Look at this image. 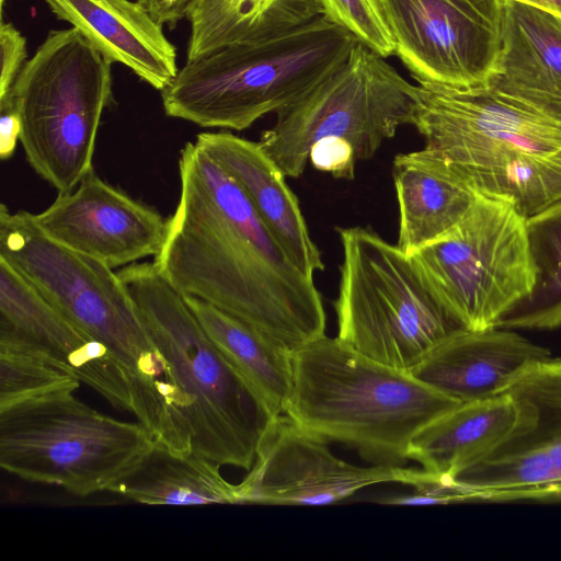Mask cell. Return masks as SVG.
<instances>
[{
    "label": "cell",
    "instance_id": "1",
    "mask_svg": "<svg viewBox=\"0 0 561 561\" xmlns=\"http://www.w3.org/2000/svg\"><path fill=\"white\" fill-rule=\"evenodd\" d=\"M180 198L153 263L202 299L291 350L324 335L325 311L241 186L196 142L179 159Z\"/></svg>",
    "mask_w": 561,
    "mask_h": 561
},
{
    "label": "cell",
    "instance_id": "2",
    "mask_svg": "<svg viewBox=\"0 0 561 561\" xmlns=\"http://www.w3.org/2000/svg\"><path fill=\"white\" fill-rule=\"evenodd\" d=\"M0 257L112 354L133 397V414L157 445L181 433V396L122 280L103 262L49 238L34 215L0 207Z\"/></svg>",
    "mask_w": 561,
    "mask_h": 561
},
{
    "label": "cell",
    "instance_id": "3",
    "mask_svg": "<svg viewBox=\"0 0 561 561\" xmlns=\"http://www.w3.org/2000/svg\"><path fill=\"white\" fill-rule=\"evenodd\" d=\"M420 151L524 217L561 201V118L494 88L419 84Z\"/></svg>",
    "mask_w": 561,
    "mask_h": 561
},
{
    "label": "cell",
    "instance_id": "4",
    "mask_svg": "<svg viewBox=\"0 0 561 561\" xmlns=\"http://www.w3.org/2000/svg\"><path fill=\"white\" fill-rule=\"evenodd\" d=\"M459 404L411 373L324 334L293 350V387L283 414L373 465L403 466L412 438Z\"/></svg>",
    "mask_w": 561,
    "mask_h": 561
},
{
    "label": "cell",
    "instance_id": "5",
    "mask_svg": "<svg viewBox=\"0 0 561 561\" xmlns=\"http://www.w3.org/2000/svg\"><path fill=\"white\" fill-rule=\"evenodd\" d=\"M156 347L167 359L191 431L193 455L250 470L276 417L225 358L153 262L118 272Z\"/></svg>",
    "mask_w": 561,
    "mask_h": 561
},
{
    "label": "cell",
    "instance_id": "6",
    "mask_svg": "<svg viewBox=\"0 0 561 561\" xmlns=\"http://www.w3.org/2000/svg\"><path fill=\"white\" fill-rule=\"evenodd\" d=\"M357 43L321 15L274 36L225 46L179 69L160 91L164 113L202 127L244 130L306 96Z\"/></svg>",
    "mask_w": 561,
    "mask_h": 561
},
{
    "label": "cell",
    "instance_id": "7",
    "mask_svg": "<svg viewBox=\"0 0 561 561\" xmlns=\"http://www.w3.org/2000/svg\"><path fill=\"white\" fill-rule=\"evenodd\" d=\"M336 230L343 260L333 305L341 342L410 373L447 339L467 330L397 244L369 228Z\"/></svg>",
    "mask_w": 561,
    "mask_h": 561
},
{
    "label": "cell",
    "instance_id": "8",
    "mask_svg": "<svg viewBox=\"0 0 561 561\" xmlns=\"http://www.w3.org/2000/svg\"><path fill=\"white\" fill-rule=\"evenodd\" d=\"M112 65L77 28L53 30L7 96L20 113L30 165L58 193L93 169L101 117L113 102Z\"/></svg>",
    "mask_w": 561,
    "mask_h": 561
},
{
    "label": "cell",
    "instance_id": "9",
    "mask_svg": "<svg viewBox=\"0 0 561 561\" xmlns=\"http://www.w3.org/2000/svg\"><path fill=\"white\" fill-rule=\"evenodd\" d=\"M59 390L0 410V466L20 479L87 496L131 476L156 442L139 423L105 415Z\"/></svg>",
    "mask_w": 561,
    "mask_h": 561
},
{
    "label": "cell",
    "instance_id": "10",
    "mask_svg": "<svg viewBox=\"0 0 561 561\" xmlns=\"http://www.w3.org/2000/svg\"><path fill=\"white\" fill-rule=\"evenodd\" d=\"M385 59L357 43L334 72L277 113L259 144L285 176L304 173L310 148L322 138H343L357 160H366L400 126L414 124L419 87Z\"/></svg>",
    "mask_w": 561,
    "mask_h": 561
},
{
    "label": "cell",
    "instance_id": "11",
    "mask_svg": "<svg viewBox=\"0 0 561 561\" xmlns=\"http://www.w3.org/2000/svg\"><path fill=\"white\" fill-rule=\"evenodd\" d=\"M409 256L468 330L495 328L536 279L526 217L512 204L482 195L453 229Z\"/></svg>",
    "mask_w": 561,
    "mask_h": 561
},
{
    "label": "cell",
    "instance_id": "12",
    "mask_svg": "<svg viewBox=\"0 0 561 561\" xmlns=\"http://www.w3.org/2000/svg\"><path fill=\"white\" fill-rule=\"evenodd\" d=\"M394 54L419 84L491 87L503 48L504 0H382Z\"/></svg>",
    "mask_w": 561,
    "mask_h": 561
},
{
    "label": "cell",
    "instance_id": "13",
    "mask_svg": "<svg viewBox=\"0 0 561 561\" xmlns=\"http://www.w3.org/2000/svg\"><path fill=\"white\" fill-rule=\"evenodd\" d=\"M515 407L507 435L453 480L493 501H561V358L526 367L504 391Z\"/></svg>",
    "mask_w": 561,
    "mask_h": 561
},
{
    "label": "cell",
    "instance_id": "14",
    "mask_svg": "<svg viewBox=\"0 0 561 561\" xmlns=\"http://www.w3.org/2000/svg\"><path fill=\"white\" fill-rule=\"evenodd\" d=\"M402 467L345 462L325 440L280 414L263 435L248 476L238 484L240 504L330 505L369 485L400 483Z\"/></svg>",
    "mask_w": 561,
    "mask_h": 561
},
{
    "label": "cell",
    "instance_id": "15",
    "mask_svg": "<svg viewBox=\"0 0 561 561\" xmlns=\"http://www.w3.org/2000/svg\"><path fill=\"white\" fill-rule=\"evenodd\" d=\"M34 219L49 238L112 268L154 257L168 230V220L154 208L102 180L93 169Z\"/></svg>",
    "mask_w": 561,
    "mask_h": 561
},
{
    "label": "cell",
    "instance_id": "16",
    "mask_svg": "<svg viewBox=\"0 0 561 561\" xmlns=\"http://www.w3.org/2000/svg\"><path fill=\"white\" fill-rule=\"evenodd\" d=\"M0 344L28 347L71 369L114 407L133 412V397L107 348L0 257Z\"/></svg>",
    "mask_w": 561,
    "mask_h": 561
},
{
    "label": "cell",
    "instance_id": "17",
    "mask_svg": "<svg viewBox=\"0 0 561 561\" xmlns=\"http://www.w3.org/2000/svg\"><path fill=\"white\" fill-rule=\"evenodd\" d=\"M549 356L548 348L511 329H467L447 339L410 373L466 403L503 393L526 367Z\"/></svg>",
    "mask_w": 561,
    "mask_h": 561
},
{
    "label": "cell",
    "instance_id": "18",
    "mask_svg": "<svg viewBox=\"0 0 561 561\" xmlns=\"http://www.w3.org/2000/svg\"><path fill=\"white\" fill-rule=\"evenodd\" d=\"M241 186L265 226L308 277L323 271L296 195L259 142L229 131H204L196 141Z\"/></svg>",
    "mask_w": 561,
    "mask_h": 561
},
{
    "label": "cell",
    "instance_id": "19",
    "mask_svg": "<svg viewBox=\"0 0 561 561\" xmlns=\"http://www.w3.org/2000/svg\"><path fill=\"white\" fill-rule=\"evenodd\" d=\"M58 20L77 28L105 57L162 91L179 71L176 48L163 25L131 0H45Z\"/></svg>",
    "mask_w": 561,
    "mask_h": 561
},
{
    "label": "cell",
    "instance_id": "20",
    "mask_svg": "<svg viewBox=\"0 0 561 561\" xmlns=\"http://www.w3.org/2000/svg\"><path fill=\"white\" fill-rule=\"evenodd\" d=\"M392 175L400 217L397 245L408 255L453 229L479 195L444 162L420 150L398 154Z\"/></svg>",
    "mask_w": 561,
    "mask_h": 561
},
{
    "label": "cell",
    "instance_id": "21",
    "mask_svg": "<svg viewBox=\"0 0 561 561\" xmlns=\"http://www.w3.org/2000/svg\"><path fill=\"white\" fill-rule=\"evenodd\" d=\"M514 420L515 407L505 392L460 403L412 438L408 458L427 471L453 479L495 447Z\"/></svg>",
    "mask_w": 561,
    "mask_h": 561
},
{
    "label": "cell",
    "instance_id": "22",
    "mask_svg": "<svg viewBox=\"0 0 561 561\" xmlns=\"http://www.w3.org/2000/svg\"><path fill=\"white\" fill-rule=\"evenodd\" d=\"M491 88L520 99L561 90V19L546 10L504 0L503 48Z\"/></svg>",
    "mask_w": 561,
    "mask_h": 561
},
{
    "label": "cell",
    "instance_id": "23",
    "mask_svg": "<svg viewBox=\"0 0 561 561\" xmlns=\"http://www.w3.org/2000/svg\"><path fill=\"white\" fill-rule=\"evenodd\" d=\"M183 297L225 358L275 416L283 414L293 387V350L202 299Z\"/></svg>",
    "mask_w": 561,
    "mask_h": 561
},
{
    "label": "cell",
    "instance_id": "24",
    "mask_svg": "<svg viewBox=\"0 0 561 561\" xmlns=\"http://www.w3.org/2000/svg\"><path fill=\"white\" fill-rule=\"evenodd\" d=\"M322 14L320 0H194L186 18V61L284 33Z\"/></svg>",
    "mask_w": 561,
    "mask_h": 561
},
{
    "label": "cell",
    "instance_id": "25",
    "mask_svg": "<svg viewBox=\"0 0 561 561\" xmlns=\"http://www.w3.org/2000/svg\"><path fill=\"white\" fill-rule=\"evenodd\" d=\"M219 467L196 455L178 457L156 448L110 492L149 505L240 504L238 484L228 482Z\"/></svg>",
    "mask_w": 561,
    "mask_h": 561
},
{
    "label": "cell",
    "instance_id": "26",
    "mask_svg": "<svg viewBox=\"0 0 561 561\" xmlns=\"http://www.w3.org/2000/svg\"><path fill=\"white\" fill-rule=\"evenodd\" d=\"M526 236L535 284L496 328L552 330L561 325V201L527 217Z\"/></svg>",
    "mask_w": 561,
    "mask_h": 561
},
{
    "label": "cell",
    "instance_id": "27",
    "mask_svg": "<svg viewBox=\"0 0 561 561\" xmlns=\"http://www.w3.org/2000/svg\"><path fill=\"white\" fill-rule=\"evenodd\" d=\"M80 382L71 369L46 354L0 344V410L59 390L76 391Z\"/></svg>",
    "mask_w": 561,
    "mask_h": 561
},
{
    "label": "cell",
    "instance_id": "28",
    "mask_svg": "<svg viewBox=\"0 0 561 561\" xmlns=\"http://www.w3.org/2000/svg\"><path fill=\"white\" fill-rule=\"evenodd\" d=\"M323 16L350 32L358 43L388 58L394 41L382 0H320Z\"/></svg>",
    "mask_w": 561,
    "mask_h": 561
},
{
    "label": "cell",
    "instance_id": "29",
    "mask_svg": "<svg viewBox=\"0 0 561 561\" xmlns=\"http://www.w3.org/2000/svg\"><path fill=\"white\" fill-rule=\"evenodd\" d=\"M400 483L411 485L413 492L378 501L389 505H438L469 501H485L482 492L461 485L453 479L436 474L425 469H401Z\"/></svg>",
    "mask_w": 561,
    "mask_h": 561
},
{
    "label": "cell",
    "instance_id": "30",
    "mask_svg": "<svg viewBox=\"0 0 561 561\" xmlns=\"http://www.w3.org/2000/svg\"><path fill=\"white\" fill-rule=\"evenodd\" d=\"M311 164L339 179L353 180L358 161L353 146L343 138L328 137L316 141L309 151Z\"/></svg>",
    "mask_w": 561,
    "mask_h": 561
},
{
    "label": "cell",
    "instance_id": "31",
    "mask_svg": "<svg viewBox=\"0 0 561 561\" xmlns=\"http://www.w3.org/2000/svg\"><path fill=\"white\" fill-rule=\"evenodd\" d=\"M0 51V100H2L10 94L27 56L26 38L12 23L1 22Z\"/></svg>",
    "mask_w": 561,
    "mask_h": 561
},
{
    "label": "cell",
    "instance_id": "32",
    "mask_svg": "<svg viewBox=\"0 0 561 561\" xmlns=\"http://www.w3.org/2000/svg\"><path fill=\"white\" fill-rule=\"evenodd\" d=\"M22 122L20 113L11 98L0 100V157L11 158L20 141Z\"/></svg>",
    "mask_w": 561,
    "mask_h": 561
},
{
    "label": "cell",
    "instance_id": "33",
    "mask_svg": "<svg viewBox=\"0 0 561 561\" xmlns=\"http://www.w3.org/2000/svg\"><path fill=\"white\" fill-rule=\"evenodd\" d=\"M151 15L163 26L170 30L187 18L188 10L194 0H138Z\"/></svg>",
    "mask_w": 561,
    "mask_h": 561
},
{
    "label": "cell",
    "instance_id": "34",
    "mask_svg": "<svg viewBox=\"0 0 561 561\" xmlns=\"http://www.w3.org/2000/svg\"><path fill=\"white\" fill-rule=\"evenodd\" d=\"M525 101L561 118V90L548 96H541Z\"/></svg>",
    "mask_w": 561,
    "mask_h": 561
},
{
    "label": "cell",
    "instance_id": "35",
    "mask_svg": "<svg viewBox=\"0 0 561 561\" xmlns=\"http://www.w3.org/2000/svg\"><path fill=\"white\" fill-rule=\"evenodd\" d=\"M542 10H546L561 19V0H514Z\"/></svg>",
    "mask_w": 561,
    "mask_h": 561
},
{
    "label": "cell",
    "instance_id": "36",
    "mask_svg": "<svg viewBox=\"0 0 561 561\" xmlns=\"http://www.w3.org/2000/svg\"><path fill=\"white\" fill-rule=\"evenodd\" d=\"M4 1L5 0H0V8H1V10L3 9Z\"/></svg>",
    "mask_w": 561,
    "mask_h": 561
}]
</instances>
